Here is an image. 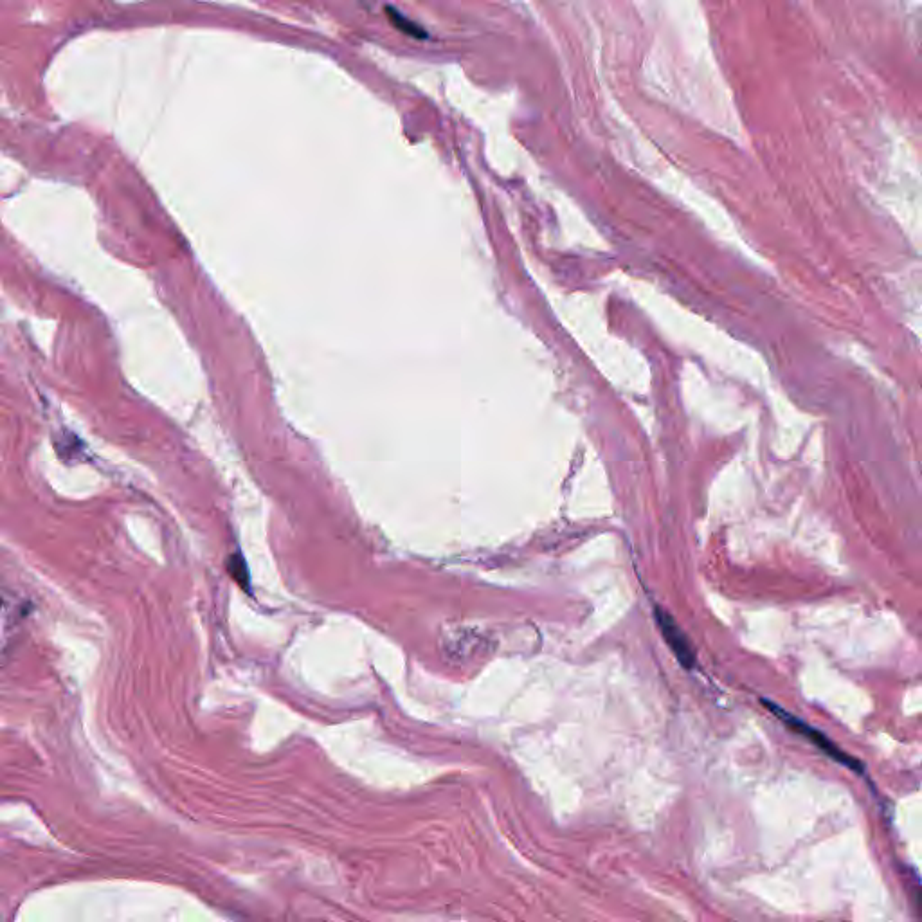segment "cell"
<instances>
[{
  "instance_id": "obj_1",
  "label": "cell",
  "mask_w": 922,
  "mask_h": 922,
  "mask_svg": "<svg viewBox=\"0 0 922 922\" xmlns=\"http://www.w3.org/2000/svg\"><path fill=\"white\" fill-rule=\"evenodd\" d=\"M762 705L768 706L769 710L777 715L782 723L789 726L793 732L805 737L811 744H814L818 750L822 751L825 757H829V759L838 762V764L845 766V768H849L850 771H854V773H858V775H863V773H865L863 762H859L858 759L850 757L849 753H845V751L841 750L840 746H838L836 742H832L825 733L816 730L814 726L805 723L802 719H798L795 715L789 714L782 706L775 705V703H771L768 699H762Z\"/></svg>"
},
{
  "instance_id": "obj_2",
  "label": "cell",
  "mask_w": 922,
  "mask_h": 922,
  "mask_svg": "<svg viewBox=\"0 0 922 922\" xmlns=\"http://www.w3.org/2000/svg\"><path fill=\"white\" fill-rule=\"evenodd\" d=\"M656 622L660 627L661 636L665 638L670 651L674 652V656L678 658L679 663L685 669H694L696 667V651L690 645L687 634L683 633V629L679 627L678 622L663 609H656Z\"/></svg>"
},
{
  "instance_id": "obj_3",
  "label": "cell",
  "mask_w": 922,
  "mask_h": 922,
  "mask_svg": "<svg viewBox=\"0 0 922 922\" xmlns=\"http://www.w3.org/2000/svg\"><path fill=\"white\" fill-rule=\"evenodd\" d=\"M19 625V609L15 606V600L8 591L0 588V654L8 649L13 636H15V627Z\"/></svg>"
},
{
  "instance_id": "obj_4",
  "label": "cell",
  "mask_w": 922,
  "mask_h": 922,
  "mask_svg": "<svg viewBox=\"0 0 922 922\" xmlns=\"http://www.w3.org/2000/svg\"><path fill=\"white\" fill-rule=\"evenodd\" d=\"M388 17L389 20L393 22V26H395L397 29H400V31H404L406 35H411V37L415 38L427 37V33H424L422 28H418V26L413 24L411 20L406 19V17H404L400 11L393 10V8H388Z\"/></svg>"
}]
</instances>
